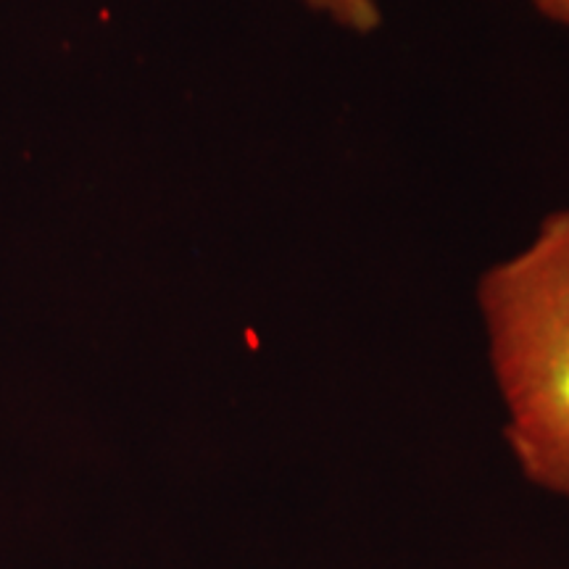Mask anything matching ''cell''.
Returning a JSON list of instances; mask_svg holds the SVG:
<instances>
[{
	"label": "cell",
	"instance_id": "cell-2",
	"mask_svg": "<svg viewBox=\"0 0 569 569\" xmlns=\"http://www.w3.org/2000/svg\"><path fill=\"white\" fill-rule=\"evenodd\" d=\"M530 3L540 17L569 27V0H530Z\"/></svg>",
	"mask_w": 569,
	"mask_h": 569
},
{
	"label": "cell",
	"instance_id": "cell-1",
	"mask_svg": "<svg viewBox=\"0 0 569 569\" xmlns=\"http://www.w3.org/2000/svg\"><path fill=\"white\" fill-rule=\"evenodd\" d=\"M478 306L511 459L569 501V206L482 274Z\"/></svg>",
	"mask_w": 569,
	"mask_h": 569
}]
</instances>
